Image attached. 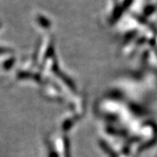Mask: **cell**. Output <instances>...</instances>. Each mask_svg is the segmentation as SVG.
<instances>
[{
  "mask_svg": "<svg viewBox=\"0 0 157 157\" xmlns=\"http://www.w3.org/2000/svg\"><path fill=\"white\" fill-rule=\"evenodd\" d=\"M156 10V6H153V5H149V6H146V8L144 9V14L148 16L151 15L153 12H155V11Z\"/></svg>",
  "mask_w": 157,
  "mask_h": 157,
  "instance_id": "6da1fadb",
  "label": "cell"
},
{
  "mask_svg": "<svg viewBox=\"0 0 157 157\" xmlns=\"http://www.w3.org/2000/svg\"><path fill=\"white\" fill-rule=\"evenodd\" d=\"M133 2H134V0H123V2L121 4V7H122L123 11L127 10L128 7H130L131 5L133 4Z\"/></svg>",
  "mask_w": 157,
  "mask_h": 157,
  "instance_id": "7a4b0ae2",
  "label": "cell"
},
{
  "mask_svg": "<svg viewBox=\"0 0 157 157\" xmlns=\"http://www.w3.org/2000/svg\"><path fill=\"white\" fill-rule=\"evenodd\" d=\"M38 20H39V22H41L43 26H45V27L49 26V21L45 17H43V16H40V15L38 16Z\"/></svg>",
  "mask_w": 157,
  "mask_h": 157,
  "instance_id": "3957f363",
  "label": "cell"
}]
</instances>
